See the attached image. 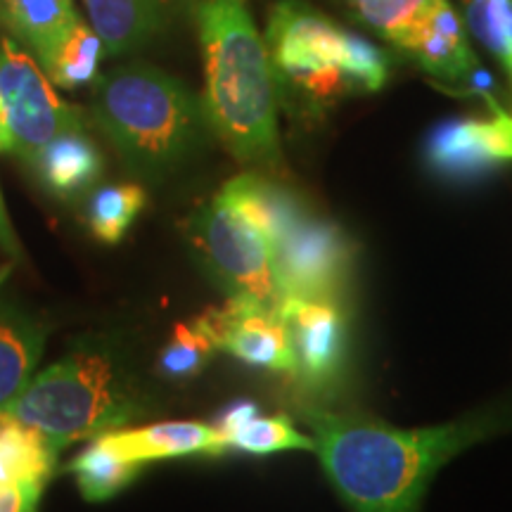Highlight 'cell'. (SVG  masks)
Returning <instances> with one entry per match:
<instances>
[{
  "instance_id": "obj_1",
  "label": "cell",
  "mask_w": 512,
  "mask_h": 512,
  "mask_svg": "<svg viewBox=\"0 0 512 512\" xmlns=\"http://www.w3.org/2000/svg\"><path fill=\"white\" fill-rule=\"evenodd\" d=\"M325 475L349 512H420L427 486L453 456L486 439L494 418L394 430L358 415L304 408Z\"/></svg>"
},
{
  "instance_id": "obj_2",
  "label": "cell",
  "mask_w": 512,
  "mask_h": 512,
  "mask_svg": "<svg viewBox=\"0 0 512 512\" xmlns=\"http://www.w3.org/2000/svg\"><path fill=\"white\" fill-rule=\"evenodd\" d=\"M204 117L240 164L278 171V83L266 41L242 0H202Z\"/></svg>"
},
{
  "instance_id": "obj_3",
  "label": "cell",
  "mask_w": 512,
  "mask_h": 512,
  "mask_svg": "<svg viewBox=\"0 0 512 512\" xmlns=\"http://www.w3.org/2000/svg\"><path fill=\"white\" fill-rule=\"evenodd\" d=\"M93 119L133 174L157 178L200 145L207 117L181 81L150 64H126L98 81Z\"/></svg>"
},
{
  "instance_id": "obj_4",
  "label": "cell",
  "mask_w": 512,
  "mask_h": 512,
  "mask_svg": "<svg viewBox=\"0 0 512 512\" xmlns=\"http://www.w3.org/2000/svg\"><path fill=\"white\" fill-rule=\"evenodd\" d=\"M264 41L278 91L292 93L313 110L344 95L375 93L387 83L389 60L380 48L302 0L275 5Z\"/></svg>"
},
{
  "instance_id": "obj_5",
  "label": "cell",
  "mask_w": 512,
  "mask_h": 512,
  "mask_svg": "<svg viewBox=\"0 0 512 512\" xmlns=\"http://www.w3.org/2000/svg\"><path fill=\"white\" fill-rule=\"evenodd\" d=\"M136 389L102 349L83 347L34 375L0 415L43 434L57 451L124 427L140 413Z\"/></svg>"
},
{
  "instance_id": "obj_6",
  "label": "cell",
  "mask_w": 512,
  "mask_h": 512,
  "mask_svg": "<svg viewBox=\"0 0 512 512\" xmlns=\"http://www.w3.org/2000/svg\"><path fill=\"white\" fill-rule=\"evenodd\" d=\"M188 235L204 266L226 287L230 297L280 311L283 292L275 275L271 242L240 211L216 195L192 216Z\"/></svg>"
},
{
  "instance_id": "obj_7",
  "label": "cell",
  "mask_w": 512,
  "mask_h": 512,
  "mask_svg": "<svg viewBox=\"0 0 512 512\" xmlns=\"http://www.w3.org/2000/svg\"><path fill=\"white\" fill-rule=\"evenodd\" d=\"M0 102L8 119L12 155L24 164L69 128H83V114L55 93L43 67L12 38L0 41Z\"/></svg>"
},
{
  "instance_id": "obj_8",
  "label": "cell",
  "mask_w": 512,
  "mask_h": 512,
  "mask_svg": "<svg viewBox=\"0 0 512 512\" xmlns=\"http://www.w3.org/2000/svg\"><path fill=\"white\" fill-rule=\"evenodd\" d=\"M283 302L290 297H337L349 273L351 249L342 230L304 211L273 242Z\"/></svg>"
},
{
  "instance_id": "obj_9",
  "label": "cell",
  "mask_w": 512,
  "mask_h": 512,
  "mask_svg": "<svg viewBox=\"0 0 512 512\" xmlns=\"http://www.w3.org/2000/svg\"><path fill=\"white\" fill-rule=\"evenodd\" d=\"M192 323L216 349L228 351L247 366L297 373L290 330L278 309L230 297L226 304L211 306Z\"/></svg>"
},
{
  "instance_id": "obj_10",
  "label": "cell",
  "mask_w": 512,
  "mask_h": 512,
  "mask_svg": "<svg viewBox=\"0 0 512 512\" xmlns=\"http://www.w3.org/2000/svg\"><path fill=\"white\" fill-rule=\"evenodd\" d=\"M425 157L434 174L451 181H475L512 164V114L501 107L489 119H448L430 133Z\"/></svg>"
},
{
  "instance_id": "obj_11",
  "label": "cell",
  "mask_w": 512,
  "mask_h": 512,
  "mask_svg": "<svg viewBox=\"0 0 512 512\" xmlns=\"http://www.w3.org/2000/svg\"><path fill=\"white\" fill-rule=\"evenodd\" d=\"M290 330L297 373L304 382L323 387L335 380L347 351V318L337 297H290L280 306Z\"/></svg>"
},
{
  "instance_id": "obj_12",
  "label": "cell",
  "mask_w": 512,
  "mask_h": 512,
  "mask_svg": "<svg viewBox=\"0 0 512 512\" xmlns=\"http://www.w3.org/2000/svg\"><path fill=\"white\" fill-rule=\"evenodd\" d=\"M425 72L444 81H467L479 67L467 43L465 24L448 0H432L403 48Z\"/></svg>"
},
{
  "instance_id": "obj_13",
  "label": "cell",
  "mask_w": 512,
  "mask_h": 512,
  "mask_svg": "<svg viewBox=\"0 0 512 512\" xmlns=\"http://www.w3.org/2000/svg\"><path fill=\"white\" fill-rule=\"evenodd\" d=\"M107 55H124L150 43L174 19L183 0H83Z\"/></svg>"
},
{
  "instance_id": "obj_14",
  "label": "cell",
  "mask_w": 512,
  "mask_h": 512,
  "mask_svg": "<svg viewBox=\"0 0 512 512\" xmlns=\"http://www.w3.org/2000/svg\"><path fill=\"white\" fill-rule=\"evenodd\" d=\"M107 441L121 456L145 465L152 460L188 458V456H221L226 451L216 427L202 422H157L138 430H114L105 434Z\"/></svg>"
},
{
  "instance_id": "obj_15",
  "label": "cell",
  "mask_w": 512,
  "mask_h": 512,
  "mask_svg": "<svg viewBox=\"0 0 512 512\" xmlns=\"http://www.w3.org/2000/svg\"><path fill=\"white\" fill-rule=\"evenodd\" d=\"M31 169L57 200H79L102 176V157L83 128H69L38 152Z\"/></svg>"
},
{
  "instance_id": "obj_16",
  "label": "cell",
  "mask_w": 512,
  "mask_h": 512,
  "mask_svg": "<svg viewBox=\"0 0 512 512\" xmlns=\"http://www.w3.org/2000/svg\"><path fill=\"white\" fill-rule=\"evenodd\" d=\"M46 328L34 316L0 302V413L34 377Z\"/></svg>"
},
{
  "instance_id": "obj_17",
  "label": "cell",
  "mask_w": 512,
  "mask_h": 512,
  "mask_svg": "<svg viewBox=\"0 0 512 512\" xmlns=\"http://www.w3.org/2000/svg\"><path fill=\"white\" fill-rule=\"evenodd\" d=\"M102 55H105V43H102L98 31L81 22L79 15H76L64 27L62 34L55 38L53 46L46 50V55L38 60V64L57 86L79 88L98 76Z\"/></svg>"
},
{
  "instance_id": "obj_18",
  "label": "cell",
  "mask_w": 512,
  "mask_h": 512,
  "mask_svg": "<svg viewBox=\"0 0 512 512\" xmlns=\"http://www.w3.org/2000/svg\"><path fill=\"white\" fill-rule=\"evenodd\" d=\"M140 467L143 465L136 460L121 456L105 434H100L69 463V472L86 501L102 503L131 484L138 477Z\"/></svg>"
},
{
  "instance_id": "obj_19",
  "label": "cell",
  "mask_w": 512,
  "mask_h": 512,
  "mask_svg": "<svg viewBox=\"0 0 512 512\" xmlns=\"http://www.w3.org/2000/svg\"><path fill=\"white\" fill-rule=\"evenodd\" d=\"M74 17L72 0H0V24L34 50L36 60L46 55Z\"/></svg>"
},
{
  "instance_id": "obj_20",
  "label": "cell",
  "mask_w": 512,
  "mask_h": 512,
  "mask_svg": "<svg viewBox=\"0 0 512 512\" xmlns=\"http://www.w3.org/2000/svg\"><path fill=\"white\" fill-rule=\"evenodd\" d=\"M147 195L138 183H114L95 190L88 197L86 221L91 233L100 242L114 245L133 226L140 211L145 209Z\"/></svg>"
},
{
  "instance_id": "obj_21",
  "label": "cell",
  "mask_w": 512,
  "mask_h": 512,
  "mask_svg": "<svg viewBox=\"0 0 512 512\" xmlns=\"http://www.w3.org/2000/svg\"><path fill=\"white\" fill-rule=\"evenodd\" d=\"M219 434L228 448H240V451L254 453V456L278 451H316L313 437L299 432L290 420L259 418V413Z\"/></svg>"
},
{
  "instance_id": "obj_22",
  "label": "cell",
  "mask_w": 512,
  "mask_h": 512,
  "mask_svg": "<svg viewBox=\"0 0 512 512\" xmlns=\"http://www.w3.org/2000/svg\"><path fill=\"white\" fill-rule=\"evenodd\" d=\"M467 29L501 62L512 88V0H460Z\"/></svg>"
},
{
  "instance_id": "obj_23",
  "label": "cell",
  "mask_w": 512,
  "mask_h": 512,
  "mask_svg": "<svg viewBox=\"0 0 512 512\" xmlns=\"http://www.w3.org/2000/svg\"><path fill=\"white\" fill-rule=\"evenodd\" d=\"M368 27L401 50L408 46L415 27L432 0H344Z\"/></svg>"
},
{
  "instance_id": "obj_24",
  "label": "cell",
  "mask_w": 512,
  "mask_h": 512,
  "mask_svg": "<svg viewBox=\"0 0 512 512\" xmlns=\"http://www.w3.org/2000/svg\"><path fill=\"white\" fill-rule=\"evenodd\" d=\"M214 349L216 347L211 344V339L195 323H178L174 328V337H171V342L166 344L162 356H159V370L169 380H188V377L197 375L207 366Z\"/></svg>"
},
{
  "instance_id": "obj_25",
  "label": "cell",
  "mask_w": 512,
  "mask_h": 512,
  "mask_svg": "<svg viewBox=\"0 0 512 512\" xmlns=\"http://www.w3.org/2000/svg\"><path fill=\"white\" fill-rule=\"evenodd\" d=\"M43 486L38 482L0 484V512H36Z\"/></svg>"
},
{
  "instance_id": "obj_26",
  "label": "cell",
  "mask_w": 512,
  "mask_h": 512,
  "mask_svg": "<svg viewBox=\"0 0 512 512\" xmlns=\"http://www.w3.org/2000/svg\"><path fill=\"white\" fill-rule=\"evenodd\" d=\"M0 249L10 256H19V242L15 230H12L8 209H5L3 195H0Z\"/></svg>"
},
{
  "instance_id": "obj_27",
  "label": "cell",
  "mask_w": 512,
  "mask_h": 512,
  "mask_svg": "<svg viewBox=\"0 0 512 512\" xmlns=\"http://www.w3.org/2000/svg\"><path fill=\"white\" fill-rule=\"evenodd\" d=\"M0 152H12V138H10L8 119H5L3 102H0Z\"/></svg>"
}]
</instances>
